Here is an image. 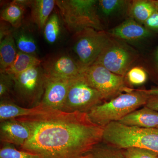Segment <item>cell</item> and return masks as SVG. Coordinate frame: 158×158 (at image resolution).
Wrapping results in <instances>:
<instances>
[{
  "mask_svg": "<svg viewBox=\"0 0 158 158\" xmlns=\"http://www.w3.org/2000/svg\"><path fill=\"white\" fill-rule=\"evenodd\" d=\"M145 27L151 31L158 32V11L157 10L144 23Z\"/></svg>",
  "mask_w": 158,
  "mask_h": 158,
  "instance_id": "f1b7e54d",
  "label": "cell"
},
{
  "mask_svg": "<svg viewBox=\"0 0 158 158\" xmlns=\"http://www.w3.org/2000/svg\"><path fill=\"white\" fill-rule=\"evenodd\" d=\"M41 65L46 75L67 80L78 77L85 71L77 60L65 54L48 57L42 60Z\"/></svg>",
  "mask_w": 158,
  "mask_h": 158,
  "instance_id": "30bf717a",
  "label": "cell"
},
{
  "mask_svg": "<svg viewBox=\"0 0 158 158\" xmlns=\"http://www.w3.org/2000/svg\"><path fill=\"white\" fill-rule=\"evenodd\" d=\"M144 106L158 112V96H151Z\"/></svg>",
  "mask_w": 158,
  "mask_h": 158,
  "instance_id": "4dcf8cb0",
  "label": "cell"
},
{
  "mask_svg": "<svg viewBox=\"0 0 158 158\" xmlns=\"http://www.w3.org/2000/svg\"><path fill=\"white\" fill-rule=\"evenodd\" d=\"M42 62V60L38 59L36 56L18 51L14 62L3 73L16 76L32 67L41 65Z\"/></svg>",
  "mask_w": 158,
  "mask_h": 158,
  "instance_id": "d6986e66",
  "label": "cell"
},
{
  "mask_svg": "<svg viewBox=\"0 0 158 158\" xmlns=\"http://www.w3.org/2000/svg\"><path fill=\"white\" fill-rule=\"evenodd\" d=\"M15 119L30 131L20 149L40 158H90L92 151L102 140L104 127L92 122L87 113L53 110Z\"/></svg>",
  "mask_w": 158,
  "mask_h": 158,
  "instance_id": "6da1fadb",
  "label": "cell"
},
{
  "mask_svg": "<svg viewBox=\"0 0 158 158\" xmlns=\"http://www.w3.org/2000/svg\"><path fill=\"white\" fill-rule=\"evenodd\" d=\"M13 36L19 51L36 56L37 47L33 37L23 32H17Z\"/></svg>",
  "mask_w": 158,
  "mask_h": 158,
  "instance_id": "7402d4cb",
  "label": "cell"
},
{
  "mask_svg": "<svg viewBox=\"0 0 158 158\" xmlns=\"http://www.w3.org/2000/svg\"><path fill=\"white\" fill-rule=\"evenodd\" d=\"M17 46L12 33L0 40V72H5L16 58Z\"/></svg>",
  "mask_w": 158,
  "mask_h": 158,
  "instance_id": "ac0fdd59",
  "label": "cell"
},
{
  "mask_svg": "<svg viewBox=\"0 0 158 158\" xmlns=\"http://www.w3.org/2000/svg\"><path fill=\"white\" fill-rule=\"evenodd\" d=\"M95 0H59L56 6L66 28L75 34L86 28L103 30Z\"/></svg>",
  "mask_w": 158,
  "mask_h": 158,
  "instance_id": "277c9868",
  "label": "cell"
},
{
  "mask_svg": "<svg viewBox=\"0 0 158 158\" xmlns=\"http://www.w3.org/2000/svg\"><path fill=\"white\" fill-rule=\"evenodd\" d=\"M84 75L86 81L101 94L106 102L133 90L128 87L125 77L113 73L99 64L94 63L88 67Z\"/></svg>",
  "mask_w": 158,
  "mask_h": 158,
  "instance_id": "9c48e42d",
  "label": "cell"
},
{
  "mask_svg": "<svg viewBox=\"0 0 158 158\" xmlns=\"http://www.w3.org/2000/svg\"><path fill=\"white\" fill-rule=\"evenodd\" d=\"M55 110L41 104L33 108L24 107L10 100H2L0 102V121L13 119L19 117L36 116L49 113Z\"/></svg>",
  "mask_w": 158,
  "mask_h": 158,
  "instance_id": "5bb4252c",
  "label": "cell"
},
{
  "mask_svg": "<svg viewBox=\"0 0 158 158\" xmlns=\"http://www.w3.org/2000/svg\"><path fill=\"white\" fill-rule=\"evenodd\" d=\"M101 144L94 148L90 153V158H126L121 149L104 143V144Z\"/></svg>",
  "mask_w": 158,
  "mask_h": 158,
  "instance_id": "cb8c5ba5",
  "label": "cell"
},
{
  "mask_svg": "<svg viewBox=\"0 0 158 158\" xmlns=\"http://www.w3.org/2000/svg\"><path fill=\"white\" fill-rule=\"evenodd\" d=\"M32 1L15 0L8 4L1 11V19L13 27L19 28L22 24L26 8L31 7Z\"/></svg>",
  "mask_w": 158,
  "mask_h": 158,
  "instance_id": "2e32d148",
  "label": "cell"
},
{
  "mask_svg": "<svg viewBox=\"0 0 158 158\" xmlns=\"http://www.w3.org/2000/svg\"><path fill=\"white\" fill-rule=\"evenodd\" d=\"M131 1L100 0L98 1L97 9L103 17L111 18L124 14H128Z\"/></svg>",
  "mask_w": 158,
  "mask_h": 158,
  "instance_id": "44dd1931",
  "label": "cell"
},
{
  "mask_svg": "<svg viewBox=\"0 0 158 158\" xmlns=\"http://www.w3.org/2000/svg\"><path fill=\"white\" fill-rule=\"evenodd\" d=\"M143 92L148 95L152 96H158V88H153L148 90L141 89Z\"/></svg>",
  "mask_w": 158,
  "mask_h": 158,
  "instance_id": "1f68e13d",
  "label": "cell"
},
{
  "mask_svg": "<svg viewBox=\"0 0 158 158\" xmlns=\"http://www.w3.org/2000/svg\"><path fill=\"white\" fill-rule=\"evenodd\" d=\"M0 158H40L39 156L15 148L12 144H2Z\"/></svg>",
  "mask_w": 158,
  "mask_h": 158,
  "instance_id": "484cf974",
  "label": "cell"
},
{
  "mask_svg": "<svg viewBox=\"0 0 158 158\" xmlns=\"http://www.w3.org/2000/svg\"><path fill=\"white\" fill-rule=\"evenodd\" d=\"M13 77L12 94L22 106L33 108L39 105L44 91L45 73L41 65Z\"/></svg>",
  "mask_w": 158,
  "mask_h": 158,
  "instance_id": "5b68a950",
  "label": "cell"
},
{
  "mask_svg": "<svg viewBox=\"0 0 158 158\" xmlns=\"http://www.w3.org/2000/svg\"><path fill=\"white\" fill-rule=\"evenodd\" d=\"M56 4L55 0H34L31 3V15L33 22L43 31Z\"/></svg>",
  "mask_w": 158,
  "mask_h": 158,
  "instance_id": "e0dca14e",
  "label": "cell"
},
{
  "mask_svg": "<svg viewBox=\"0 0 158 158\" xmlns=\"http://www.w3.org/2000/svg\"><path fill=\"white\" fill-rule=\"evenodd\" d=\"M30 136L29 128L15 118L1 122L0 139L2 144L22 146Z\"/></svg>",
  "mask_w": 158,
  "mask_h": 158,
  "instance_id": "4fadbf2b",
  "label": "cell"
},
{
  "mask_svg": "<svg viewBox=\"0 0 158 158\" xmlns=\"http://www.w3.org/2000/svg\"><path fill=\"white\" fill-rule=\"evenodd\" d=\"M107 32L113 37L127 43L144 40L150 37L152 34V31L130 17Z\"/></svg>",
  "mask_w": 158,
  "mask_h": 158,
  "instance_id": "7c38bea8",
  "label": "cell"
},
{
  "mask_svg": "<svg viewBox=\"0 0 158 158\" xmlns=\"http://www.w3.org/2000/svg\"><path fill=\"white\" fill-rule=\"evenodd\" d=\"M61 31L60 19L57 13L51 15L44 28V35L47 42L53 44L57 41Z\"/></svg>",
  "mask_w": 158,
  "mask_h": 158,
  "instance_id": "603a6c76",
  "label": "cell"
},
{
  "mask_svg": "<svg viewBox=\"0 0 158 158\" xmlns=\"http://www.w3.org/2000/svg\"><path fill=\"white\" fill-rule=\"evenodd\" d=\"M102 142L119 149L139 148L158 155V129L128 126L114 122L104 127Z\"/></svg>",
  "mask_w": 158,
  "mask_h": 158,
  "instance_id": "7a4b0ae2",
  "label": "cell"
},
{
  "mask_svg": "<svg viewBox=\"0 0 158 158\" xmlns=\"http://www.w3.org/2000/svg\"><path fill=\"white\" fill-rule=\"evenodd\" d=\"M148 73L146 70L141 66L131 67L126 74V81L131 86H140L147 81Z\"/></svg>",
  "mask_w": 158,
  "mask_h": 158,
  "instance_id": "d4e9b609",
  "label": "cell"
},
{
  "mask_svg": "<svg viewBox=\"0 0 158 158\" xmlns=\"http://www.w3.org/2000/svg\"><path fill=\"white\" fill-rule=\"evenodd\" d=\"M118 122L128 126L158 129V112L144 106L125 116Z\"/></svg>",
  "mask_w": 158,
  "mask_h": 158,
  "instance_id": "9a60e30c",
  "label": "cell"
},
{
  "mask_svg": "<svg viewBox=\"0 0 158 158\" xmlns=\"http://www.w3.org/2000/svg\"><path fill=\"white\" fill-rule=\"evenodd\" d=\"M139 57L138 52L128 43L110 34L106 45L94 63L102 65L116 74L125 77Z\"/></svg>",
  "mask_w": 158,
  "mask_h": 158,
  "instance_id": "8992f818",
  "label": "cell"
},
{
  "mask_svg": "<svg viewBox=\"0 0 158 158\" xmlns=\"http://www.w3.org/2000/svg\"><path fill=\"white\" fill-rule=\"evenodd\" d=\"M156 9L158 11V0H151Z\"/></svg>",
  "mask_w": 158,
  "mask_h": 158,
  "instance_id": "d6a6232c",
  "label": "cell"
},
{
  "mask_svg": "<svg viewBox=\"0 0 158 158\" xmlns=\"http://www.w3.org/2000/svg\"><path fill=\"white\" fill-rule=\"evenodd\" d=\"M14 86L13 77L6 73L0 75V98L2 100H10L9 94L13 91Z\"/></svg>",
  "mask_w": 158,
  "mask_h": 158,
  "instance_id": "4316f807",
  "label": "cell"
},
{
  "mask_svg": "<svg viewBox=\"0 0 158 158\" xmlns=\"http://www.w3.org/2000/svg\"><path fill=\"white\" fill-rule=\"evenodd\" d=\"M73 80L54 77L45 74L44 94L40 104L61 111Z\"/></svg>",
  "mask_w": 158,
  "mask_h": 158,
  "instance_id": "8fae6325",
  "label": "cell"
},
{
  "mask_svg": "<svg viewBox=\"0 0 158 158\" xmlns=\"http://www.w3.org/2000/svg\"><path fill=\"white\" fill-rule=\"evenodd\" d=\"M73 49L78 62L86 69L94 64L105 48L110 34L104 30L86 28L74 34Z\"/></svg>",
  "mask_w": 158,
  "mask_h": 158,
  "instance_id": "52a82bcc",
  "label": "cell"
},
{
  "mask_svg": "<svg viewBox=\"0 0 158 158\" xmlns=\"http://www.w3.org/2000/svg\"><path fill=\"white\" fill-rule=\"evenodd\" d=\"M121 150L126 158H158L156 153L144 148L131 147Z\"/></svg>",
  "mask_w": 158,
  "mask_h": 158,
  "instance_id": "83f0119b",
  "label": "cell"
},
{
  "mask_svg": "<svg viewBox=\"0 0 158 158\" xmlns=\"http://www.w3.org/2000/svg\"><path fill=\"white\" fill-rule=\"evenodd\" d=\"M157 11L151 0H133L131 1L129 8V17L135 20L141 24Z\"/></svg>",
  "mask_w": 158,
  "mask_h": 158,
  "instance_id": "ffe728a7",
  "label": "cell"
},
{
  "mask_svg": "<svg viewBox=\"0 0 158 158\" xmlns=\"http://www.w3.org/2000/svg\"><path fill=\"white\" fill-rule=\"evenodd\" d=\"M150 61V70L158 81V46L153 53Z\"/></svg>",
  "mask_w": 158,
  "mask_h": 158,
  "instance_id": "f546056e",
  "label": "cell"
},
{
  "mask_svg": "<svg viewBox=\"0 0 158 158\" xmlns=\"http://www.w3.org/2000/svg\"><path fill=\"white\" fill-rule=\"evenodd\" d=\"M150 97L141 89H133L96 106L87 114L92 122L104 127L145 106Z\"/></svg>",
  "mask_w": 158,
  "mask_h": 158,
  "instance_id": "3957f363",
  "label": "cell"
},
{
  "mask_svg": "<svg viewBox=\"0 0 158 158\" xmlns=\"http://www.w3.org/2000/svg\"><path fill=\"white\" fill-rule=\"evenodd\" d=\"M105 102L101 94L88 83L83 74L72 81L61 111L88 113Z\"/></svg>",
  "mask_w": 158,
  "mask_h": 158,
  "instance_id": "ba28073f",
  "label": "cell"
}]
</instances>
